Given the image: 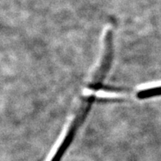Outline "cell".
<instances>
[{
    "mask_svg": "<svg viewBox=\"0 0 161 161\" xmlns=\"http://www.w3.org/2000/svg\"><path fill=\"white\" fill-rule=\"evenodd\" d=\"M136 96L140 100H147V99H151V98L160 97L161 86L140 90L136 92Z\"/></svg>",
    "mask_w": 161,
    "mask_h": 161,
    "instance_id": "6da1fadb",
    "label": "cell"
}]
</instances>
